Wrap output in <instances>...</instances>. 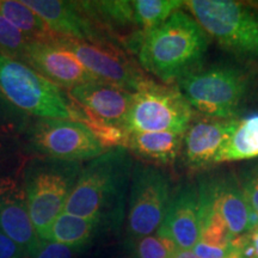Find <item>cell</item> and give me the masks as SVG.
Instances as JSON below:
<instances>
[{
    "label": "cell",
    "instance_id": "1",
    "mask_svg": "<svg viewBox=\"0 0 258 258\" xmlns=\"http://www.w3.org/2000/svg\"><path fill=\"white\" fill-rule=\"evenodd\" d=\"M134 159L123 146L105 151L83 166L63 212L92 219L104 230L123 224Z\"/></svg>",
    "mask_w": 258,
    "mask_h": 258
},
{
    "label": "cell",
    "instance_id": "2",
    "mask_svg": "<svg viewBox=\"0 0 258 258\" xmlns=\"http://www.w3.org/2000/svg\"><path fill=\"white\" fill-rule=\"evenodd\" d=\"M209 38L192 16L178 10L143 35L137 53L139 64L160 82L172 85L201 66Z\"/></svg>",
    "mask_w": 258,
    "mask_h": 258
},
{
    "label": "cell",
    "instance_id": "3",
    "mask_svg": "<svg viewBox=\"0 0 258 258\" xmlns=\"http://www.w3.org/2000/svg\"><path fill=\"white\" fill-rule=\"evenodd\" d=\"M256 71L245 64L200 66L178 83L194 110L206 117L235 120L249 103L256 86Z\"/></svg>",
    "mask_w": 258,
    "mask_h": 258
},
{
    "label": "cell",
    "instance_id": "4",
    "mask_svg": "<svg viewBox=\"0 0 258 258\" xmlns=\"http://www.w3.org/2000/svg\"><path fill=\"white\" fill-rule=\"evenodd\" d=\"M82 169L83 164L79 161L54 160L36 156H30L25 160L22 178L28 211L40 238L63 213Z\"/></svg>",
    "mask_w": 258,
    "mask_h": 258
},
{
    "label": "cell",
    "instance_id": "5",
    "mask_svg": "<svg viewBox=\"0 0 258 258\" xmlns=\"http://www.w3.org/2000/svg\"><path fill=\"white\" fill-rule=\"evenodd\" d=\"M0 95L31 117L72 121L76 117V105L66 90L50 83L27 63L2 51Z\"/></svg>",
    "mask_w": 258,
    "mask_h": 258
},
{
    "label": "cell",
    "instance_id": "6",
    "mask_svg": "<svg viewBox=\"0 0 258 258\" xmlns=\"http://www.w3.org/2000/svg\"><path fill=\"white\" fill-rule=\"evenodd\" d=\"M186 6L203 30L240 59L258 61V9L232 0H190Z\"/></svg>",
    "mask_w": 258,
    "mask_h": 258
},
{
    "label": "cell",
    "instance_id": "7",
    "mask_svg": "<svg viewBox=\"0 0 258 258\" xmlns=\"http://www.w3.org/2000/svg\"><path fill=\"white\" fill-rule=\"evenodd\" d=\"M21 138L28 156L54 160L82 163L108 151L85 124L63 118L32 117Z\"/></svg>",
    "mask_w": 258,
    "mask_h": 258
},
{
    "label": "cell",
    "instance_id": "8",
    "mask_svg": "<svg viewBox=\"0 0 258 258\" xmlns=\"http://www.w3.org/2000/svg\"><path fill=\"white\" fill-rule=\"evenodd\" d=\"M194 118V109L178 86L148 79L133 93L125 122L131 133L170 132L184 135Z\"/></svg>",
    "mask_w": 258,
    "mask_h": 258
},
{
    "label": "cell",
    "instance_id": "9",
    "mask_svg": "<svg viewBox=\"0 0 258 258\" xmlns=\"http://www.w3.org/2000/svg\"><path fill=\"white\" fill-rule=\"evenodd\" d=\"M172 186L169 176L152 164L134 163L128 195L125 241L153 234L160 227Z\"/></svg>",
    "mask_w": 258,
    "mask_h": 258
},
{
    "label": "cell",
    "instance_id": "10",
    "mask_svg": "<svg viewBox=\"0 0 258 258\" xmlns=\"http://www.w3.org/2000/svg\"><path fill=\"white\" fill-rule=\"evenodd\" d=\"M54 42L72 53L93 76L134 93L146 83L147 76L123 46L115 42H84L56 36Z\"/></svg>",
    "mask_w": 258,
    "mask_h": 258
},
{
    "label": "cell",
    "instance_id": "11",
    "mask_svg": "<svg viewBox=\"0 0 258 258\" xmlns=\"http://www.w3.org/2000/svg\"><path fill=\"white\" fill-rule=\"evenodd\" d=\"M67 93L78 106V122L84 124L92 120L125 131V122L133 99L132 92L97 80L76 86Z\"/></svg>",
    "mask_w": 258,
    "mask_h": 258
},
{
    "label": "cell",
    "instance_id": "12",
    "mask_svg": "<svg viewBox=\"0 0 258 258\" xmlns=\"http://www.w3.org/2000/svg\"><path fill=\"white\" fill-rule=\"evenodd\" d=\"M22 3L36 12L56 36L84 42H115L121 44L84 11L80 2L22 0Z\"/></svg>",
    "mask_w": 258,
    "mask_h": 258
},
{
    "label": "cell",
    "instance_id": "13",
    "mask_svg": "<svg viewBox=\"0 0 258 258\" xmlns=\"http://www.w3.org/2000/svg\"><path fill=\"white\" fill-rule=\"evenodd\" d=\"M22 62L67 91L83 84L99 80L72 51L54 41H29Z\"/></svg>",
    "mask_w": 258,
    "mask_h": 258
},
{
    "label": "cell",
    "instance_id": "14",
    "mask_svg": "<svg viewBox=\"0 0 258 258\" xmlns=\"http://www.w3.org/2000/svg\"><path fill=\"white\" fill-rule=\"evenodd\" d=\"M24 164L0 172V231L29 253L40 237L32 226L28 211L22 178Z\"/></svg>",
    "mask_w": 258,
    "mask_h": 258
},
{
    "label": "cell",
    "instance_id": "15",
    "mask_svg": "<svg viewBox=\"0 0 258 258\" xmlns=\"http://www.w3.org/2000/svg\"><path fill=\"white\" fill-rule=\"evenodd\" d=\"M156 233L173 241L182 250H192L198 244L201 218L196 183H182L172 189L165 217Z\"/></svg>",
    "mask_w": 258,
    "mask_h": 258
},
{
    "label": "cell",
    "instance_id": "16",
    "mask_svg": "<svg viewBox=\"0 0 258 258\" xmlns=\"http://www.w3.org/2000/svg\"><path fill=\"white\" fill-rule=\"evenodd\" d=\"M237 120L202 117L192 120L183 137V161L190 170H202L215 164L222 145Z\"/></svg>",
    "mask_w": 258,
    "mask_h": 258
},
{
    "label": "cell",
    "instance_id": "17",
    "mask_svg": "<svg viewBox=\"0 0 258 258\" xmlns=\"http://www.w3.org/2000/svg\"><path fill=\"white\" fill-rule=\"evenodd\" d=\"M218 212L226 222L231 237L247 233L250 206L240 188L238 177L232 173L209 176Z\"/></svg>",
    "mask_w": 258,
    "mask_h": 258
},
{
    "label": "cell",
    "instance_id": "18",
    "mask_svg": "<svg viewBox=\"0 0 258 258\" xmlns=\"http://www.w3.org/2000/svg\"><path fill=\"white\" fill-rule=\"evenodd\" d=\"M183 137L184 135L170 132L131 133L124 147L132 156H137L141 160L158 165H170L182 152Z\"/></svg>",
    "mask_w": 258,
    "mask_h": 258
},
{
    "label": "cell",
    "instance_id": "19",
    "mask_svg": "<svg viewBox=\"0 0 258 258\" xmlns=\"http://www.w3.org/2000/svg\"><path fill=\"white\" fill-rule=\"evenodd\" d=\"M102 231L104 228L97 220L76 217L63 212L54 220L41 239L67 245L82 252Z\"/></svg>",
    "mask_w": 258,
    "mask_h": 258
},
{
    "label": "cell",
    "instance_id": "20",
    "mask_svg": "<svg viewBox=\"0 0 258 258\" xmlns=\"http://www.w3.org/2000/svg\"><path fill=\"white\" fill-rule=\"evenodd\" d=\"M258 158V115L235 121L230 137L222 145L215 164Z\"/></svg>",
    "mask_w": 258,
    "mask_h": 258
},
{
    "label": "cell",
    "instance_id": "21",
    "mask_svg": "<svg viewBox=\"0 0 258 258\" xmlns=\"http://www.w3.org/2000/svg\"><path fill=\"white\" fill-rule=\"evenodd\" d=\"M0 15L30 41L53 42L56 35L30 8L17 0H0Z\"/></svg>",
    "mask_w": 258,
    "mask_h": 258
},
{
    "label": "cell",
    "instance_id": "22",
    "mask_svg": "<svg viewBox=\"0 0 258 258\" xmlns=\"http://www.w3.org/2000/svg\"><path fill=\"white\" fill-rule=\"evenodd\" d=\"M180 0H135L134 17L139 30L144 34L163 24L171 15L184 5Z\"/></svg>",
    "mask_w": 258,
    "mask_h": 258
},
{
    "label": "cell",
    "instance_id": "23",
    "mask_svg": "<svg viewBox=\"0 0 258 258\" xmlns=\"http://www.w3.org/2000/svg\"><path fill=\"white\" fill-rule=\"evenodd\" d=\"M124 247L135 258H171L178 249L173 241L158 233L125 241Z\"/></svg>",
    "mask_w": 258,
    "mask_h": 258
},
{
    "label": "cell",
    "instance_id": "24",
    "mask_svg": "<svg viewBox=\"0 0 258 258\" xmlns=\"http://www.w3.org/2000/svg\"><path fill=\"white\" fill-rule=\"evenodd\" d=\"M27 158L19 135L0 132V172L23 165Z\"/></svg>",
    "mask_w": 258,
    "mask_h": 258
},
{
    "label": "cell",
    "instance_id": "25",
    "mask_svg": "<svg viewBox=\"0 0 258 258\" xmlns=\"http://www.w3.org/2000/svg\"><path fill=\"white\" fill-rule=\"evenodd\" d=\"M29 41L30 40L25 37L15 25H12L8 19L0 15V51L2 53L22 61Z\"/></svg>",
    "mask_w": 258,
    "mask_h": 258
},
{
    "label": "cell",
    "instance_id": "26",
    "mask_svg": "<svg viewBox=\"0 0 258 258\" xmlns=\"http://www.w3.org/2000/svg\"><path fill=\"white\" fill-rule=\"evenodd\" d=\"M31 118V116L15 108L0 95V132H6V133H12L22 137Z\"/></svg>",
    "mask_w": 258,
    "mask_h": 258
},
{
    "label": "cell",
    "instance_id": "27",
    "mask_svg": "<svg viewBox=\"0 0 258 258\" xmlns=\"http://www.w3.org/2000/svg\"><path fill=\"white\" fill-rule=\"evenodd\" d=\"M80 251L55 241L38 239L29 251V258H76Z\"/></svg>",
    "mask_w": 258,
    "mask_h": 258
},
{
    "label": "cell",
    "instance_id": "28",
    "mask_svg": "<svg viewBox=\"0 0 258 258\" xmlns=\"http://www.w3.org/2000/svg\"><path fill=\"white\" fill-rule=\"evenodd\" d=\"M238 180L249 206L258 213V161L243 167L238 175Z\"/></svg>",
    "mask_w": 258,
    "mask_h": 258
},
{
    "label": "cell",
    "instance_id": "29",
    "mask_svg": "<svg viewBox=\"0 0 258 258\" xmlns=\"http://www.w3.org/2000/svg\"><path fill=\"white\" fill-rule=\"evenodd\" d=\"M233 247H219L205 244L202 241H198V244L192 247L194 253L198 258H227L233 252Z\"/></svg>",
    "mask_w": 258,
    "mask_h": 258
},
{
    "label": "cell",
    "instance_id": "30",
    "mask_svg": "<svg viewBox=\"0 0 258 258\" xmlns=\"http://www.w3.org/2000/svg\"><path fill=\"white\" fill-rule=\"evenodd\" d=\"M0 258H28V253L0 231Z\"/></svg>",
    "mask_w": 258,
    "mask_h": 258
},
{
    "label": "cell",
    "instance_id": "31",
    "mask_svg": "<svg viewBox=\"0 0 258 258\" xmlns=\"http://www.w3.org/2000/svg\"><path fill=\"white\" fill-rule=\"evenodd\" d=\"M171 258H198L192 250L177 249Z\"/></svg>",
    "mask_w": 258,
    "mask_h": 258
},
{
    "label": "cell",
    "instance_id": "32",
    "mask_svg": "<svg viewBox=\"0 0 258 258\" xmlns=\"http://www.w3.org/2000/svg\"><path fill=\"white\" fill-rule=\"evenodd\" d=\"M251 234V241L254 247V252H256V258H258V227L254 228L253 231L250 232Z\"/></svg>",
    "mask_w": 258,
    "mask_h": 258
},
{
    "label": "cell",
    "instance_id": "33",
    "mask_svg": "<svg viewBox=\"0 0 258 258\" xmlns=\"http://www.w3.org/2000/svg\"><path fill=\"white\" fill-rule=\"evenodd\" d=\"M114 258H135V257L131 252H128V253H123V254H118V256H115Z\"/></svg>",
    "mask_w": 258,
    "mask_h": 258
},
{
    "label": "cell",
    "instance_id": "34",
    "mask_svg": "<svg viewBox=\"0 0 258 258\" xmlns=\"http://www.w3.org/2000/svg\"><path fill=\"white\" fill-rule=\"evenodd\" d=\"M28 258H29V257H28Z\"/></svg>",
    "mask_w": 258,
    "mask_h": 258
}]
</instances>
